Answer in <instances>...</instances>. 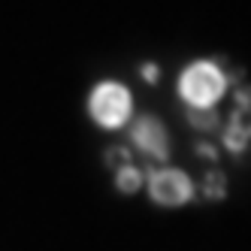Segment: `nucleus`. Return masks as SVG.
I'll use <instances>...</instances> for the list:
<instances>
[{"label":"nucleus","instance_id":"1","mask_svg":"<svg viewBox=\"0 0 251 251\" xmlns=\"http://www.w3.org/2000/svg\"><path fill=\"white\" fill-rule=\"evenodd\" d=\"M224 88H227L224 73L209 61L191 64L182 73V79H178V91H182V97L194 109H212V106L221 100Z\"/></svg>","mask_w":251,"mask_h":251},{"label":"nucleus","instance_id":"2","mask_svg":"<svg viewBox=\"0 0 251 251\" xmlns=\"http://www.w3.org/2000/svg\"><path fill=\"white\" fill-rule=\"evenodd\" d=\"M130 91L124 85L118 82H103L94 88V94H91V115L94 121L100 124V127H121L124 121L130 118Z\"/></svg>","mask_w":251,"mask_h":251},{"label":"nucleus","instance_id":"3","mask_svg":"<svg viewBox=\"0 0 251 251\" xmlns=\"http://www.w3.org/2000/svg\"><path fill=\"white\" fill-rule=\"evenodd\" d=\"M149 194L160 206H182V203L191 200L194 185H191V178L178 170H154L149 176Z\"/></svg>","mask_w":251,"mask_h":251},{"label":"nucleus","instance_id":"4","mask_svg":"<svg viewBox=\"0 0 251 251\" xmlns=\"http://www.w3.org/2000/svg\"><path fill=\"white\" fill-rule=\"evenodd\" d=\"M133 142H136V149H142L146 154L151 157H160L164 160L170 154V139H167V130H164V124H160L157 118H139L133 124Z\"/></svg>","mask_w":251,"mask_h":251},{"label":"nucleus","instance_id":"5","mask_svg":"<svg viewBox=\"0 0 251 251\" xmlns=\"http://www.w3.org/2000/svg\"><path fill=\"white\" fill-rule=\"evenodd\" d=\"M248 139H251V106H239V109L233 112V118H230V127L224 133V142H227V149L242 151Z\"/></svg>","mask_w":251,"mask_h":251},{"label":"nucleus","instance_id":"6","mask_svg":"<svg viewBox=\"0 0 251 251\" xmlns=\"http://www.w3.org/2000/svg\"><path fill=\"white\" fill-rule=\"evenodd\" d=\"M115 185H118V191H124V194H133V191H139V185H142V173H139L133 164H127V167H121V170L115 173Z\"/></svg>","mask_w":251,"mask_h":251},{"label":"nucleus","instance_id":"7","mask_svg":"<svg viewBox=\"0 0 251 251\" xmlns=\"http://www.w3.org/2000/svg\"><path fill=\"white\" fill-rule=\"evenodd\" d=\"M188 121L200 130H209V127H215L218 115H215V109H194V106H188Z\"/></svg>","mask_w":251,"mask_h":251},{"label":"nucleus","instance_id":"8","mask_svg":"<svg viewBox=\"0 0 251 251\" xmlns=\"http://www.w3.org/2000/svg\"><path fill=\"white\" fill-rule=\"evenodd\" d=\"M203 191H206V197H212V200H221V197L227 194L224 176H221V173H209V176H206V182H203Z\"/></svg>","mask_w":251,"mask_h":251},{"label":"nucleus","instance_id":"9","mask_svg":"<svg viewBox=\"0 0 251 251\" xmlns=\"http://www.w3.org/2000/svg\"><path fill=\"white\" fill-rule=\"evenodd\" d=\"M106 160H109V164H118V170H121V167L130 164V151L127 149H112L109 154H106Z\"/></svg>","mask_w":251,"mask_h":251},{"label":"nucleus","instance_id":"10","mask_svg":"<svg viewBox=\"0 0 251 251\" xmlns=\"http://www.w3.org/2000/svg\"><path fill=\"white\" fill-rule=\"evenodd\" d=\"M142 76H146V82H157V67L146 64V67H142Z\"/></svg>","mask_w":251,"mask_h":251},{"label":"nucleus","instance_id":"11","mask_svg":"<svg viewBox=\"0 0 251 251\" xmlns=\"http://www.w3.org/2000/svg\"><path fill=\"white\" fill-rule=\"evenodd\" d=\"M200 154H206V157H215V151H212V146H200Z\"/></svg>","mask_w":251,"mask_h":251}]
</instances>
